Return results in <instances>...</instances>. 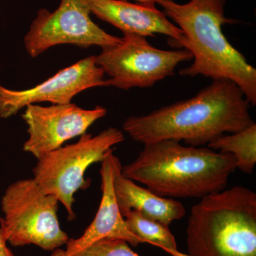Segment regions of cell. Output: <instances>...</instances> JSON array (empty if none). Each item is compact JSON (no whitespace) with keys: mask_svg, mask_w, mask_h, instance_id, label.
<instances>
[{"mask_svg":"<svg viewBox=\"0 0 256 256\" xmlns=\"http://www.w3.org/2000/svg\"><path fill=\"white\" fill-rule=\"evenodd\" d=\"M58 208L57 198L46 194L33 178L18 180L2 197L0 228L12 246L35 245L54 252L69 239L60 227Z\"/></svg>","mask_w":256,"mask_h":256,"instance_id":"5","label":"cell"},{"mask_svg":"<svg viewBox=\"0 0 256 256\" xmlns=\"http://www.w3.org/2000/svg\"><path fill=\"white\" fill-rule=\"evenodd\" d=\"M124 218L130 230L144 242L160 247L172 256H190L178 250L169 226L146 218L136 210L128 212Z\"/></svg>","mask_w":256,"mask_h":256,"instance_id":"15","label":"cell"},{"mask_svg":"<svg viewBox=\"0 0 256 256\" xmlns=\"http://www.w3.org/2000/svg\"><path fill=\"white\" fill-rule=\"evenodd\" d=\"M193 60L186 48L175 50H159L146 37L124 33L118 45L102 48L96 56V64L110 78L107 86L128 90L132 88H150L174 74L182 62Z\"/></svg>","mask_w":256,"mask_h":256,"instance_id":"7","label":"cell"},{"mask_svg":"<svg viewBox=\"0 0 256 256\" xmlns=\"http://www.w3.org/2000/svg\"><path fill=\"white\" fill-rule=\"evenodd\" d=\"M116 156L112 149L106 153L101 162L100 174L102 198L92 223L79 238H69L65 250L56 249V256H70L90 242L104 238L122 239L137 247L144 240L130 230L116 201L114 190V165Z\"/></svg>","mask_w":256,"mask_h":256,"instance_id":"12","label":"cell"},{"mask_svg":"<svg viewBox=\"0 0 256 256\" xmlns=\"http://www.w3.org/2000/svg\"><path fill=\"white\" fill-rule=\"evenodd\" d=\"M90 13L114 25L122 33L142 36L156 34L170 36V43L182 48L184 36L178 26L172 23L156 6L132 4L124 0H86Z\"/></svg>","mask_w":256,"mask_h":256,"instance_id":"11","label":"cell"},{"mask_svg":"<svg viewBox=\"0 0 256 256\" xmlns=\"http://www.w3.org/2000/svg\"><path fill=\"white\" fill-rule=\"evenodd\" d=\"M104 76L96 64V56H90L32 88L11 90L0 85V118H9L30 104H70L76 96L87 89L107 86Z\"/></svg>","mask_w":256,"mask_h":256,"instance_id":"10","label":"cell"},{"mask_svg":"<svg viewBox=\"0 0 256 256\" xmlns=\"http://www.w3.org/2000/svg\"><path fill=\"white\" fill-rule=\"evenodd\" d=\"M124 1H128V0H124ZM134 1L138 2L139 4L156 6V4H159L162 0H134Z\"/></svg>","mask_w":256,"mask_h":256,"instance_id":"18","label":"cell"},{"mask_svg":"<svg viewBox=\"0 0 256 256\" xmlns=\"http://www.w3.org/2000/svg\"><path fill=\"white\" fill-rule=\"evenodd\" d=\"M86 0H62L54 12L38 10L24 38L25 50L36 58L50 47L62 44L101 48L119 44L120 37L114 36L94 23Z\"/></svg>","mask_w":256,"mask_h":256,"instance_id":"8","label":"cell"},{"mask_svg":"<svg viewBox=\"0 0 256 256\" xmlns=\"http://www.w3.org/2000/svg\"><path fill=\"white\" fill-rule=\"evenodd\" d=\"M0 256H16L8 247V240L2 230L0 228Z\"/></svg>","mask_w":256,"mask_h":256,"instance_id":"17","label":"cell"},{"mask_svg":"<svg viewBox=\"0 0 256 256\" xmlns=\"http://www.w3.org/2000/svg\"><path fill=\"white\" fill-rule=\"evenodd\" d=\"M186 234L190 256H256V192L235 186L204 196Z\"/></svg>","mask_w":256,"mask_h":256,"instance_id":"4","label":"cell"},{"mask_svg":"<svg viewBox=\"0 0 256 256\" xmlns=\"http://www.w3.org/2000/svg\"><path fill=\"white\" fill-rule=\"evenodd\" d=\"M208 148L233 154L236 168L245 174H252L256 164V124L240 132L224 134L208 143Z\"/></svg>","mask_w":256,"mask_h":256,"instance_id":"14","label":"cell"},{"mask_svg":"<svg viewBox=\"0 0 256 256\" xmlns=\"http://www.w3.org/2000/svg\"><path fill=\"white\" fill-rule=\"evenodd\" d=\"M124 140V132L116 128H108L96 136L86 133L78 142L60 146L38 159L33 169L34 180L46 194L62 204L72 222L76 218L74 194L90 184L84 178L86 172L90 165L101 162L112 146Z\"/></svg>","mask_w":256,"mask_h":256,"instance_id":"6","label":"cell"},{"mask_svg":"<svg viewBox=\"0 0 256 256\" xmlns=\"http://www.w3.org/2000/svg\"><path fill=\"white\" fill-rule=\"evenodd\" d=\"M70 256H140L122 239L104 238L88 244Z\"/></svg>","mask_w":256,"mask_h":256,"instance_id":"16","label":"cell"},{"mask_svg":"<svg viewBox=\"0 0 256 256\" xmlns=\"http://www.w3.org/2000/svg\"><path fill=\"white\" fill-rule=\"evenodd\" d=\"M164 14L183 32L182 48L193 56L191 66L180 75L228 79L238 86L250 105L256 104V69L225 36L222 26L235 23L225 16L226 0H191L178 4L172 0L159 3Z\"/></svg>","mask_w":256,"mask_h":256,"instance_id":"3","label":"cell"},{"mask_svg":"<svg viewBox=\"0 0 256 256\" xmlns=\"http://www.w3.org/2000/svg\"><path fill=\"white\" fill-rule=\"evenodd\" d=\"M236 169L233 154L162 140L144 144L121 173L158 196L202 198L226 190Z\"/></svg>","mask_w":256,"mask_h":256,"instance_id":"2","label":"cell"},{"mask_svg":"<svg viewBox=\"0 0 256 256\" xmlns=\"http://www.w3.org/2000/svg\"><path fill=\"white\" fill-rule=\"evenodd\" d=\"M122 165L116 156L114 165V190L121 214L136 210L146 218L169 226L182 218L186 210L181 202L158 196L148 188H143L136 182L121 173Z\"/></svg>","mask_w":256,"mask_h":256,"instance_id":"13","label":"cell"},{"mask_svg":"<svg viewBox=\"0 0 256 256\" xmlns=\"http://www.w3.org/2000/svg\"><path fill=\"white\" fill-rule=\"evenodd\" d=\"M250 106L236 84L215 79L191 98L128 118L122 130L133 140L144 144L175 140L200 146L255 124Z\"/></svg>","mask_w":256,"mask_h":256,"instance_id":"1","label":"cell"},{"mask_svg":"<svg viewBox=\"0 0 256 256\" xmlns=\"http://www.w3.org/2000/svg\"><path fill=\"white\" fill-rule=\"evenodd\" d=\"M106 114V108L99 106L86 110L72 102L47 107L30 104L22 114L28 124V134L24 151L40 159L69 140L86 134L87 130Z\"/></svg>","mask_w":256,"mask_h":256,"instance_id":"9","label":"cell"}]
</instances>
